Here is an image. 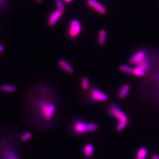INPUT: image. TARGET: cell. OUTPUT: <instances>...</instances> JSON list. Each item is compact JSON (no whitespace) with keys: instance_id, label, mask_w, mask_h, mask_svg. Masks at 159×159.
I'll use <instances>...</instances> for the list:
<instances>
[{"instance_id":"1","label":"cell","mask_w":159,"mask_h":159,"mask_svg":"<svg viewBox=\"0 0 159 159\" xmlns=\"http://www.w3.org/2000/svg\"><path fill=\"white\" fill-rule=\"evenodd\" d=\"M35 106L39 115L45 121H51L56 112L55 105L48 100H40L37 101Z\"/></svg>"},{"instance_id":"2","label":"cell","mask_w":159,"mask_h":159,"mask_svg":"<svg viewBox=\"0 0 159 159\" xmlns=\"http://www.w3.org/2000/svg\"><path fill=\"white\" fill-rule=\"evenodd\" d=\"M109 113L114 117L117 118L119 122L129 123V120L126 114L122 112L118 107L115 104L112 105L109 108Z\"/></svg>"},{"instance_id":"3","label":"cell","mask_w":159,"mask_h":159,"mask_svg":"<svg viewBox=\"0 0 159 159\" xmlns=\"http://www.w3.org/2000/svg\"><path fill=\"white\" fill-rule=\"evenodd\" d=\"M81 30V27L79 21L77 20L71 21L68 30L69 36L72 39H74L79 34Z\"/></svg>"},{"instance_id":"4","label":"cell","mask_w":159,"mask_h":159,"mask_svg":"<svg viewBox=\"0 0 159 159\" xmlns=\"http://www.w3.org/2000/svg\"><path fill=\"white\" fill-rule=\"evenodd\" d=\"M90 97L92 100L98 101H104L108 99L107 94L97 89H93L90 91Z\"/></svg>"},{"instance_id":"5","label":"cell","mask_w":159,"mask_h":159,"mask_svg":"<svg viewBox=\"0 0 159 159\" xmlns=\"http://www.w3.org/2000/svg\"><path fill=\"white\" fill-rule=\"evenodd\" d=\"M87 3L90 7L93 8L99 13L101 14L106 13V8L101 4L97 2L96 0H87Z\"/></svg>"},{"instance_id":"6","label":"cell","mask_w":159,"mask_h":159,"mask_svg":"<svg viewBox=\"0 0 159 159\" xmlns=\"http://www.w3.org/2000/svg\"><path fill=\"white\" fill-rule=\"evenodd\" d=\"M73 130L78 134L88 132V124H85L83 121H77L73 124Z\"/></svg>"},{"instance_id":"7","label":"cell","mask_w":159,"mask_h":159,"mask_svg":"<svg viewBox=\"0 0 159 159\" xmlns=\"http://www.w3.org/2000/svg\"><path fill=\"white\" fill-rule=\"evenodd\" d=\"M62 15H63L62 12H61L58 9L54 11L48 18V26H50L51 27L54 26L56 24V22L58 21V20L62 17Z\"/></svg>"},{"instance_id":"8","label":"cell","mask_w":159,"mask_h":159,"mask_svg":"<svg viewBox=\"0 0 159 159\" xmlns=\"http://www.w3.org/2000/svg\"><path fill=\"white\" fill-rule=\"evenodd\" d=\"M144 57L145 53H144V51H139L130 59L129 63L131 64H139L144 60Z\"/></svg>"},{"instance_id":"9","label":"cell","mask_w":159,"mask_h":159,"mask_svg":"<svg viewBox=\"0 0 159 159\" xmlns=\"http://www.w3.org/2000/svg\"><path fill=\"white\" fill-rule=\"evenodd\" d=\"M58 65L61 68H62L63 70H64L65 72L68 74H72L73 72V69L71 67V66L66 62V61L64 60H61L59 61Z\"/></svg>"},{"instance_id":"10","label":"cell","mask_w":159,"mask_h":159,"mask_svg":"<svg viewBox=\"0 0 159 159\" xmlns=\"http://www.w3.org/2000/svg\"><path fill=\"white\" fill-rule=\"evenodd\" d=\"M93 146L91 144L85 145L83 148V154L85 157L90 158L92 156L93 153Z\"/></svg>"},{"instance_id":"11","label":"cell","mask_w":159,"mask_h":159,"mask_svg":"<svg viewBox=\"0 0 159 159\" xmlns=\"http://www.w3.org/2000/svg\"><path fill=\"white\" fill-rule=\"evenodd\" d=\"M0 90L5 93H13L16 91V87L9 84H2L0 85Z\"/></svg>"},{"instance_id":"12","label":"cell","mask_w":159,"mask_h":159,"mask_svg":"<svg viewBox=\"0 0 159 159\" xmlns=\"http://www.w3.org/2000/svg\"><path fill=\"white\" fill-rule=\"evenodd\" d=\"M129 90H130V86L129 85L127 84L123 85L120 89V90L118 93V97L121 99H124V98H125L126 96L127 95Z\"/></svg>"},{"instance_id":"13","label":"cell","mask_w":159,"mask_h":159,"mask_svg":"<svg viewBox=\"0 0 159 159\" xmlns=\"http://www.w3.org/2000/svg\"><path fill=\"white\" fill-rule=\"evenodd\" d=\"M131 74L137 77H143L145 74V70L138 66L133 69Z\"/></svg>"},{"instance_id":"14","label":"cell","mask_w":159,"mask_h":159,"mask_svg":"<svg viewBox=\"0 0 159 159\" xmlns=\"http://www.w3.org/2000/svg\"><path fill=\"white\" fill-rule=\"evenodd\" d=\"M106 32L104 30H101L99 32V43L100 45H104L106 41Z\"/></svg>"},{"instance_id":"15","label":"cell","mask_w":159,"mask_h":159,"mask_svg":"<svg viewBox=\"0 0 159 159\" xmlns=\"http://www.w3.org/2000/svg\"><path fill=\"white\" fill-rule=\"evenodd\" d=\"M81 87L84 90H88L89 88V81L87 77H83L81 80Z\"/></svg>"},{"instance_id":"16","label":"cell","mask_w":159,"mask_h":159,"mask_svg":"<svg viewBox=\"0 0 159 159\" xmlns=\"http://www.w3.org/2000/svg\"><path fill=\"white\" fill-rule=\"evenodd\" d=\"M147 151L146 149L144 147L140 148L137 153V158H140V159H144L147 154Z\"/></svg>"},{"instance_id":"17","label":"cell","mask_w":159,"mask_h":159,"mask_svg":"<svg viewBox=\"0 0 159 159\" xmlns=\"http://www.w3.org/2000/svg\"><path fill=\"white\" fill-rule=\"evenodd\" d=\"M32 137V133L30 131H27L23 133L21 136V140L22 141H26L30 140Z\"/></svg>"},{"instance_id":"18","label":"cell","mask_w":159,"mask_h":159,"mask_svg":"<svg viewBox=\"0 0 159 159\" xmlns=\"http://www.w3.org/2000/svg\"><path fill=\"white\" fill-rule=\"evenodd\" d=\"M119 69L120 71L126 73H131L133 68H131L130 67H129L126 65H121L120 66Z\"/></svg>"},{"instance_id":"19","label":"cell","mask_w":159,"mask_h":159,"mask_svg":"<svg viewBox=\"0 0 159 159\" xmlns=\"http://www.w3.org/2000/svg\"><path fill=\"white\" fill-rule=\"evenodd\" d=\"M98 126L96 123H88V132H93L97 130Z\"/></svg>"},{"instance_id":"20","label":"cell","mask_w":159,"mask_h":159,"mask_svg":"<svg viewBox=\"0 0 159 159\" xmlns=\"http://www.w3.org/2000/svg\"><path fill=\"white\" fill-rule=\"evenodd\" d=\"M56 5H57L58 10L63 13L64 11V7L63 4V2L61 1V0H56Z\"/></svg>"},{"instance_id":"21","label":"cell","mask_w":159,"mask_h":159,"mask_svg":"<svg viewBox=\"0 0 159 159\" xmlns=\"http://www.w3.org/2000/svg\"><path fill=\"white\" fill-rule=\"evenodd\" d=\"M127 124H128L127 123H124V122H119L118 124L117 125L116 130L118 131H120L121 130H123L126 127V126L127 125Z\"/></svg>"},{"instance_id":"22","label":"cell","mask_w":159,"mask_h":159,"mask_svg":"<svg viewBox=\"0 0 159 159\" xmlns=\"http://www.w3.org/2000/svg\"><path fill=\"white\" fill-rule=\"evenodd\" d=\"M151 159H159V156L157 154H153L152 156Z\"/></svg>"},{"instance_id":"23","label":"cell","mask_w":159,"mask_h":159,"mask_svg":"<svg viewBox=\"0 0 159 159\" xmlns=\"http://www.w3.org/2000/svg\"><path fill=\"white\" fill-rule=\"evenodd\" d=\"M3 51H4V48L1 44H0V53H2Z\"/></svg>"},{"instance_id":"24","label":"cell","mask_w":159,"mask_h":159,"mask_svg":"<svg viewBox=\"0 0 159 159\" xmlns=\"http://www.w3.org/2000/svg\"><path fill=\"white\" fill-rule=\"evenodd\" d=\"M8 159H20V158H18L17 156H13V157H11L8 158Z\"/></svg>"},{"instance_id":"25","label":"cell","mask_w":159,"mask_h":159,"mask_svg":"<svg viewBox=\"0 0 159 159\" xmlns=\"http://www.w3.org/2000/svg\"><path fill=\"white\" fill-rule=\"evenodd\" d=\"M63 1L67 3H70L72 1V0H63Z\"/></svg>"},{"instance_id":"26","label":"cell","mask_w":159,"mask_h":159,"mask_svg":"<svg viewBox=\"0 0 159 159\" xmlns=\"http://www.w3.org/2000/svg\"><path fill=\"white\" fill-rule=\"evenodd\" d=\"M36 1H37L38 3H41L42 1V0H35Z\"/></svg>"},{"instance_id":"27","label":"cell","mask_w":159,"mask_h":159,"mask_svg":"<svg viewBox=\"0 0 159 159\" xmlns=\"http://www.w3.org/2000/svg\"><path fill=\"white\" fill-rule=\"evenodd\" d=\"M137 159H140V158H137Z\"/></svg>"}]
</instances>
